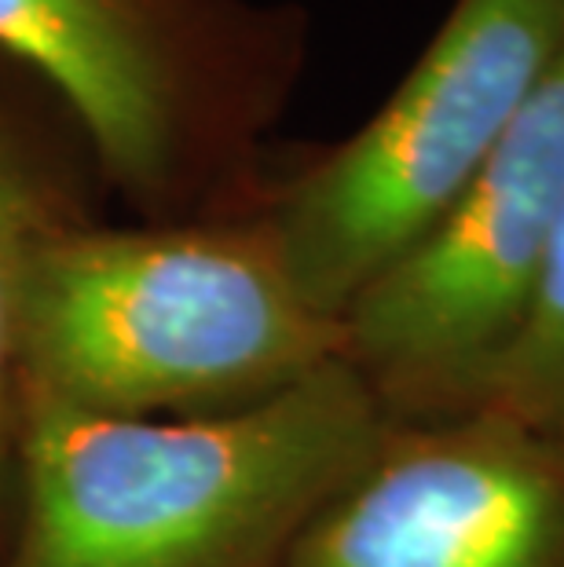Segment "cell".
Returning a JSON list of instances; mask_svg holds the SVG:
<instances>
[{
  "mask_svg": "<svg viewBox=\"0 0 564 567\" xmlns=\"http://www.w3.org/2000/svg\"><path fill=\"white\" fill-rule=\"evenodd\" d=\"M0 48L63 95L122 184H162L176 84L143 0H0Z\"/></svg>",
  "mask_w": 564,
  "mask_h": 567,
  "instance_id": "8992f818",
  "label": "cell"
},
{
  "mask_svg": "<svg viewBox=\"0 0 564 567\" xmlns=\"http://www.w3.org/2000/svg\"><path fill=\"white\" fill-rule=\"evenodd\" d=\"M564 209V55L462 198L341 316V359L392 425L484 410Z\"/></svg>",
  "mask_w": 564,
  "mask_h": 567,
  "instance_id": "277c9868",
  "label": "cell"
},
{
  "mask_svg": "<svg viewBox=\"0 0 564 567\" xmlns=\"http://www.w3.org/2000/svg\"><path fill=\"white\" fill-rule=\"evenodd\" d=\"M283 567H564V451L488 406L392 425Z\"/></svg>",
  "mask_w": 564,
  "mask_h": 567,
  "instance_id": "5b68a950",
  "label": "cell"
},
{
  "mask_svg": "<svg viewBox=\"0 0 564 567\" xmlns=\"http://www.w3.org/2000/svg\"><path fill=\"white\" fill-rule=\"evenodd\" d=\"M392 421L334 359L198 417H103L19 392L0 567H283Z\"/></svg>",
  "mask_w": 564,
  "mask_h": 567,
  "instance_id": "6da1fadb",
  "label": "cell"
},
{
  "mask_svg": "<svg viewBox=\"0 0 564 567\" xmlns=\"http://www.w3.org/2000/svg\"><path fill=\"white\" fill-rule=\"evenodd\" d=\"M488 410H499L564 451V209L532 311L491 389Z\"/></svg>",
  "mask_w": 564,
  "mask_h": 567,
  "instance_id": "52a82bcc",
  "label": "cell"
},
{
  "mask_svg": "<svg viewBox=\"0 0 564 567\" xmlns=\"http://www.w3.org/2000/svg\"><path fill=\"white\" fill-rule=\"evenodd\" d=\"M55 220L22 165L0 147V538L11 527L19 440V300L33 246Z\"/></svg>",
  "mask_w": 564,
  "mask_h": 567,
  "instance_id": "ba28073f",
  "label": "cell"
},
{
  "mask_svg": "<svg viewBox=\"0 0 564 567\" xmlns=\"http://www.w3.org/2000/svg\"><path fill=\"white\" fill-rule=\"evenodd\" d=\"M564 55V0H454L386 106L264 216L297 289L338 319L491 162Z\"/></svg>",
  "mask_w": 564,
  "mask_h": 567,
  "instance_id": "3957f363",
  "label": "cell"
},
{
  "mask_svg": "<svg viewBox=\"0 0 564 567\" xmlns=\"http://www.w3.org/2000/svg\"><path fill=\"white\" fill-rule=\"evenodd\" d=\"M341 359L268 220L191 231L52 224L19 300V392L103 417H198L271 400Z\"/></svg>",
  "mask_w": 564,
  "mask_h": 567,
  "instance_id": "7a4b0ae2",
  "label": "cell"
}]
</instances>
